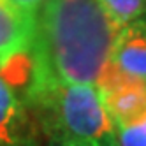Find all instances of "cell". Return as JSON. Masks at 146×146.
Returning a JSON list of instances; mask_svg holds the SVG:
<instances>
[{
	"mask_svg": "<svg viewBox=\"0 0 146 146\" xmlns=\"http://www.w3.org/2000/svg\"><path fill=\"white\" fill-rule=\"evenodd\" d=\"M95 86L114 125H127L146 114V83L121 72L111 60Z\"/></svg>",
	"mask_w": 146,
	"mask_h": 146,
	"instance_id": "3957f363",
	"label": "cell"
},
{
	"mask_svg": "<svg viewBox=\"0 0 146 146\" xmlns=\"http://www.w3.org/2000/svg\"><path fill=\"white\" fill-rule=\"evenodd\" d=\"M49 146H55V144H49Z\"/></svg>",
	"mask_w": 146,
	"mask_h": 146,
	"instance_id": "30bf717a",
	"label": "cell"
},
{
	"mask_svg": "<svg viewBox=\"0 0 146 146\" xmlns=\"http://www.w3.org/2000/svg\"><path fill=\"white\" fill-rule=\"evenodd\" d=\"M120 28L97 0H46L34 21L27 92L65 83L95 86Z\"/></svg>",
	"mask_w": 146,
	"mask_h": 146,
	"instance_id": "6da1fadb",
	"label": "cell"
},
{
	"mask_svg": "<svg viewBox=\"0 0 146 146\" xmlns=\"http://www.w3.org/2000/svg\"><path fill=\"white\" fill-rule=\"evenodd\" d=\"M14 7H18L19 11H23V13H27V14H32V16H35L37 14V11L40 7H42V4L46 2V0H9Z\"/></svg>",
	"mask_w": 146,
	"mask_h": 146,
	"instance_id": "9c48e42d",
	"label": "cell"
},
{
	"mask_svg": "<svg viewBox=\"0 0 146 146\" xmlns=\"http://www.w3.org/2000/svg\"><path fill=\"white\" fill-rule=\"evenodd\" d=\"M97 2L120 27L141 19L146 14V0H97Z\"/></svg>",
	"mask_w": 146,
	"mask_h": 146,
	"instance_id": "52a82bcc",
	"label": "cell"
},
{
	"mask_svg": "<svg viewBox=\"0 0 146 146\" xmlns=\"http://www.w3.org/2000/svg\"><path fill=\"white\" fill-rule=\"evenodd\" d=\"M116 146H146V114L127 125H114Z\"/></svg>",
	"mask_w": 146,
	"mask_h": 146,
	"instance_id": "ba28073f",
	"label": "cell"
},
{
	"mask_svg": "<svg viewBox=\"0 0 146 146\" xmlns=\"http://www.w3.org/2000/svg\"><path fill=\"white\" fill-rule=\"evenodd\" d=\"M21 100L49 144L116 146L114 123L97 86L48 85L28 90Z\"/></svg>",
	"mask_w": 146,
	"mask_h": 146,
	"instance_id": "7a4b0ae2",
	"label": "cell"
},
{
	"mask_svg": "<svg viewBox=\"0 0 146 146\" xmlns=\"http://www.w3.org/2000/svg\"><path fill=\"white\" fill-rule=\"evenodd\" d=\"M35 16L14 7L9 0H0V62L19 49L30 48Z\"/></svg>",
	"mask_w": 146,
	"mask_h": 146,
	"instance_id": "8992f818",
	"label": "cell"
},
{
	"mask_svg": "<svg viewBox=\"0 0 146 146\" xmlns=\"http://www.w3.org/2000/svg\"><path fill=\"white\" fill-rule=\"evenodd\" d=\"M39 130L18 93L0 78V146H37Z\"/></svg>",
	"mask_w": 146,
	"mask_h": 146,
	"instance_id": "277c9868",
	"label": "cell"
},
{
	"mask_svg": "<svg viewBox=\"0 0 146 146\" xmlns=\"http://www.w3.org/2000/svg\"><path fill=\"white\" fill-rule=\"evenodd\" d=\"M111 64L146 83V23L143 18L120 28L111 51Z\"/></svg>",
	"mask_w": 146,
	"mask_h": 146,
	"instance_id": "5b68a950",
	"label": "cell"
}]
</instances>
